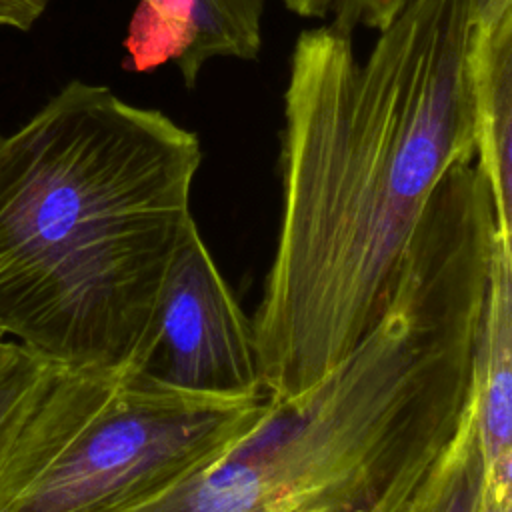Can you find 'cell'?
Listing matches in <instances>:
<instances>
[{"label":"cell","instance_id":"1","mask_svg":"<svg viewBox=\"0 0 512 512\" xmlns=\"http://www.w3.org/2000/svg\"><path fill=\"white\" fill-rule=\"evenodd\" d=\"M470 32L472 0H408L364 58L328 24L298 34L278 240L252 318L266 394L310 388L356 348L434 186L476 158Z\"/></svg>","mask_w":512,"mask_h":512},{"label":"cell","instance_id":"2","mask_svg":"<svg viewBox=\"0 0 512 512\" xmlns=\"http://www.w3.org/2000/svg\"><path fill=\"white\" fill-rule=\"evenodd\" d=\"M486 180L434 186L390 300L356 348L200 470L124 512H412L462 420L490 256Z\"/></svg>","mask_w":512,"mask_h":512},{"label":"cell","instance_id":"3","mask_svg":"<svg viewBox=\"0 0 512 512\" xmlns=\"http://www.w3.org/2000/svg\"><path fill=\"white\" fill-rule=\"evenodd\" d=\"M200 162L196 132L82 80L0 136V336L140 370Z\"/></svg>","mask_w":512,"mask_h":512},{"label":"cell","instance_id":"4","mask_svg":"<svg viewBox=\"0 0 512 512\" xmlns=\"http://www.w3.org/2000/svg\"><path fill=\"white\" fill-rule=\"evenodd\" d=\"M266 406V392L56 364L0 470V512H124L214 460Z\"/></svg>","mask_w":512,"mask_h":512},{"label":"cell","instance_id":"5","mask_svg":"<svg viewBox=\"0 0 512 512\" xmlns=\"http://www.w3.org/2000/svg\"><path fill=\"white\" fill-rule=\"evenodd\" d=\"M140 372L190 392H264L252 318L222 278L196 222L166 270Z\"/></svg>","mask_w":512,"mask_h":512},{"label":"cell","instance_id":"6","mask_svg":"<svg viewBox=\"0 0 512 512\" xmlns=\"http://www.w3.org/2000/svg\"><path fill=\"white\" fill-rule=\"evenodd\" d=\"M266 0H140L124 40L132 72L176 64L194 88L210 60H256Z\"/></svg>","mask_w":512,"mask_h":512},{"label":"cell","instance_id":"7","mask_svg":"<svg viewBox=\"0 0 512 512\" xmlns=\"http://www.w3.org/2000/svg\"><path fill=\"white\" fill-rule=\"evenodd\" d=\"M472 404L486 494L512 512V236L500 230L474 340Z\"/></svg>","mask_w":512,"mask_h":512},{"label":"cell","instance_id":"8","mask_svg":"<svg viewBox=\"0 0 512 512\" xmlns=\"http://www.w3.org/2000/svg\"><path fill=\"white\" fill-rule=\"evenodd\" d=\"M468 66L476 162L492 190L498 230L512 236V14L472 24Z\"/></svg>","mask_w":512,"mask_h":512},{"label":"cell","instance_id":"9","mask_svg":"<svg viewBox=\"0 0 512 512\" xmlns=\"http://www.w3.org/2000/svg\"><path fill=\"white\" fill-rule=\"evenodd\" d=\"M412 512H502L490 502L484 486L472 390L458 430L436 464Z\"/></svg>","mask_w":512,"mask_h":512},{"label":"cell","instance_id":"10","mask_svg":"<svg viewBox=\"0 0 512 512\" xmlns=\"http://www.w3.org/2000/svg\"><path fill=\"white\" fill-rule=\"evenodd\" d=\"M54 368V362L12 340L0 342V470Z\"/></svg>","mask_w":512,"mask_h":512},{"label":"cell","instance_id":"11","mask_svg":"<svg viewBox=\"0 0 512 512\" xmlns=\"http://www.w3.org/2000/svg\"><path fill=\"white\" fill-rule=\"evenodd\" d=\"M408 0H282L300 18L322 20L324 24L354 34L358 28L378 32Z\"/></svg>","mask_w":512,"mask_h":512},{"label":"cell","instance_id":"12","mask_svg":"<svg viewBox=\"0 0 512 512\" xmlns=\"http://www.w3.org/2000/svg\"><path fill=\"white\" fill-rule=\"evenodd\" d=\"M52 0H0V28L28 30Z\"/></svg>","mask_w":512,"mask_h":512},{"label":"cell","instance_id":"13","mask_svg":"<svg viewBox=\"0 0 512 512\" xmlns=\"http://www.w3.org/2000/svg\"><path fill=\"white\" fill-rule=\"evenodd\" d=\"M2 340H4V338H2V336H0V342H2Z\"/></svg>","mask_w":512,"mask_h":512}]
</instances>
